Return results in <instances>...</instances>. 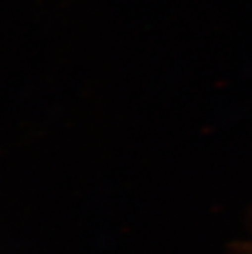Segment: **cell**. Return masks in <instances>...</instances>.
Wrapping results in <instances>:
<instances>
[{
  "instance_id": "6da1fadb",
  "label": "cell",
  "mask_w": 252,
  "mask_h": 254,
  "mask_svg": "<svg viewBox=\"0 0 252 254\" xmlns=\"http://www.w3.org/2000/svg\"><path fill=\"white\" fill-rule=\"evenodd\" d=\"M242 254H252V247H251V245H245Z\"/></svg>"
},
{
  "instance_id": "7a4b0ae2",
  "label": "cell",
  "mask_w": 252,
  "mask_h": 254,
  "mask_svg": "<svg viewBox=\"0 0 252 254\" xmlns=\"http://www.w3.org/2000/svg\"><path fill=\"white\" fill-rule=\"evenodd\" d=\"M248 245H251V247H252V242H251V244H248Z\"/></svg>"
}]
</instances>
